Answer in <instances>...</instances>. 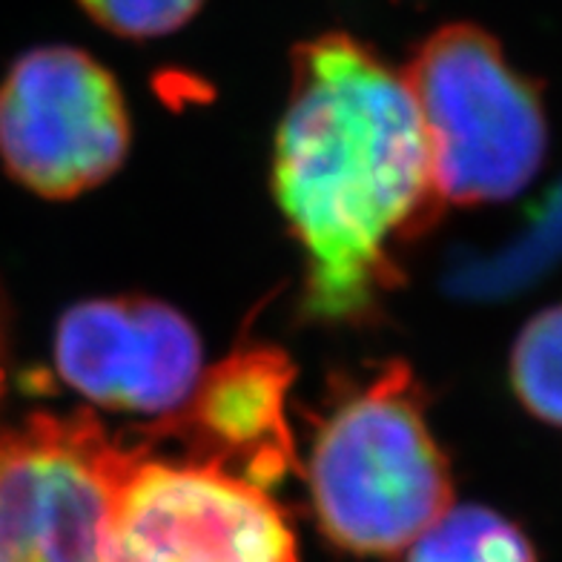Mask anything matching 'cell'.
<instances>
[{
    "label": "cell",
    "instance_id": "1",
    "mask_svg": "<svg viewBox=\"0 0 562 562\" xmlns=\"http://www.w3.org/2000/svg\"><path fill=\"white\" fill-rule=\"evenodd\" d=\"M273 184L307 256V304L325 318L370 311L442 210L405 78L339 32L293 55Z\"/></svg>",
    "mask_w": 562,
    "mask_h": 562
},
{
    "label": "cell",
    "instance_id": "2",
    "mask_svg": "<svg viewBox=\"0 0 562 562\" xmlns=\"http://www.w3.org/2000/svg\"><path fill=\"white\" fill-rule=\"evenodd\" d=\"M311 496L322 531L364 557L400 554L451 508L448 459L405 364H387L318 425Z\"/></svg>",
    "mask_w": 562,
    "mask_h": 562
},
{
    "label": "cell",
    "instance_id": "3",
    "mask_svg": "<svg viewBox=\"0 0 562 562\" xmlns=\"http://www.w3.org/2000/svg\"><path fill=\"white\" fill-rule=\"evenodd\" d=\"M430 149L442 204L505 201L526 190L548 149L540 89L480 26H445L402 72Z\"/></svg>",
    "mask_w": 562,
    "mask_h": 562
},
{
    "label": "cell",
    "instance_id": "4",
    "mask_svg": "<svg viewBox=\"0 0 562 562\" xmlns=\"http://www.w3.org/2000/svg\"><path fill=\"white\" fill-rule=\"evenodd\" d=\"M140 451L87 414L0 434V562H112L115 503Z\"/></svg>",
    "mask_w": 562,
    "mask_h": 562
},
{
    "label": "cell",
    "instance_id": "5",
    "mask_svg": "<svg viewBox=\"0 0 562 562\" xmlns=\"http://www.w3.org/2000/svg\"><path fill=\"white\" fill-rule=\"evenodd\" d=\"M130 121L119 83L81 49L23 55L0 87V158L30 190L69 199L119 170Z\"/></svg>",
    "mask_w": 562,
    "mask_h": 562
},
{
    "label": "cell",
    "instance_id": "6",
    "mask_svg": "<svg viewBox=\"0 0 562 562\" xmlns=\"http://www.w3.org/2000/svg\"><path fill=\"white\" fill-rule=\"evenodd\" d=\"M112 562H296V537L256 482L144 448L121 482Z\"/></svg>",
    "mask_w": 562,
    "mask_h": 562
},
{
    "label": "cell",
    "instance_id": "7",
    "mask_svg": "<svg viewBox=\"0 0 562 562\" xmlns=\"http://www.w3.org/2000/svg\"><path fill=\"white\" fill-rule=\"evenodd\" d=\"M55 362L75 391L119 411H181L201 379V341L172 307L101 299L64 313Z\"/></svg>",
    "mask_w": 562,
    "mask_h": 562
},
{
    "label": "cell",
    "instance_id": "8",
    "mask_svg": "<svg viewBox=\"0 0 562 562\" xmlns=\"http://www.w3.org/2000/svg\"><path fill=\"white\" fill-rule=\"evenodd\" d=\"M290 364L273 350H250L201 373L193 396L181 407V419L218 457L238 459L245 480L265 488L267 480L284 471L290 453V430L284 422V396L290 387Z\"/></svg>",
    "mask_w": 562,
    "mask_h": 562
},
{
    "label": "cell",
    "instance_id": "9",
    "mask_svg": "<svg viewBox=\"0 0 562 562\" xmlns=\"http://www.w3.org/2000/svg\"><path fill=\"white\" fill-rule=\"evenodd\" d=\"M407 562H537L528 537L510 519L480 505L448 508L407 548Z\"/></svg>",
    "mask_w": 562,
    "mask_h": 562
},
{
    "label": "cell",
    "instance_id": "10",
    "mask_svg": "<svg viewBox=\"0 0 562 562\" xmlns=\"http://www.w3.org/2000/svg\"><path fill=\"white\" fill-rule=\"evenodd\" d=\"M510 382L537 419L562 428V304L537 313L519 334Z\"/></svg>",
    "mask_w": 562,
    "mask_h": 562
},
{
    "label": "cell",
    "instance_id": "11",
    "mask_svg": "<svg viewBox=\"0 0 562 562\" xmlns=\"http://www.w3.org/2000/svg\"><path fill=\"white\" fill-rule=\"evenodd\" d=\"M562 259V184L554 187V193L548 195L540 215L533 218L526 238H519L517 245H510L503 252V259L491 265L482 284L491 290L517 288L531 276L542 273L554 261Z\"/></svg>",
    "mask_w": 562,
    "mask_h": 562
},
{
    "label": "cell",
    "instance_id": "12",
    "mask_svg": "<svg viewBox=\"0 0 562 562\" xmlns=\"http://www.w3.org/2000/svg\"><path fill=\"white\" fill-rule=\"evenodd\" d=\"M83 9L110 32L126 37H158L184 26L201 0H81Z\"/></svg>",
    "mask_w": 562,
    "mask_h": 562
},
{
    "label": "cell",
    "instance_id": "13",
    "mask_svg": "<svg viewBox=\"0 0 562 562\" xmlns=\"http://www.w3.org/2000/svg\"><path fill=\"white\" fill-rule=\"evenodd\" d=\"M0 382H3V373H0Z\"/></svg>",
    "mask_w": 562,
    "mask_h": 562
}]
</instances>
